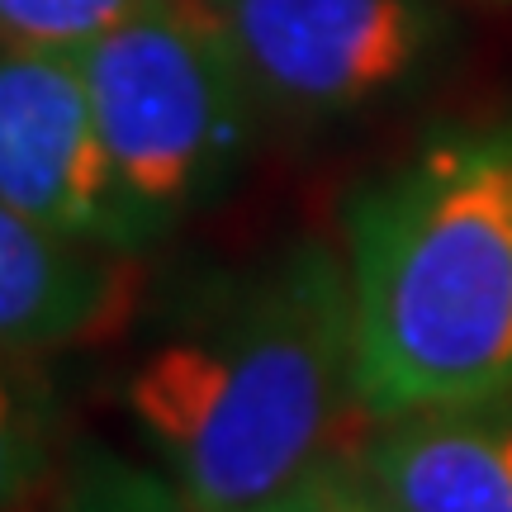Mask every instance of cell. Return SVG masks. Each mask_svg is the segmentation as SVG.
<instances>
[{
    "label": "cell",
    "mask_w": 512,
    "mask_h": 512,
    "mask_svg": "<svg viewBox=\"0 0 512 512\" xmlns=\"http://www.w3.org/2000/svg\"><path fill=\"white\" fill-rule=\"evenodd\" d=\"M29 512H95V494H91V479H86V470H81V475H76L57 498L34 503Z\"/></svg>",
    "instance_id": "cell-12"
},
{
    "label": "cell",
    "mask_w": 512,
    "mask_h": 512,
    "mask_svg": "<svg viewBox=\"0 0 512 512\" xmlns=\"http://www.w3.org/2000/svg\"><path fill=\"white\" fill-rule=\"evenodd\" d=\"M290 512H399V508H389L366 479H361V470L337 465V470H328L323 479H313L309 489L290 503Z\"/></svg>",
    "instance_id": "cell-11"
},
{
    "label": "cell",
    "mask_w": 512,
    "mask_h": 512,
    "mask_svg": "<svg viewBox=\"0 0 512 512\" xmlns=\"http://www.w3.org/2000/svg\"><path fill=\"white\" fill-rule=\"evenodd\" d=\"M0 200L76 242L114 252L157 242L114 171L76 53L0 43Z\"/></svg>",
    "instance_id": "cell-5"
},
{
    "label": "cell",
    "mask_w": 512,
    "mask_h": 512,
    "mask_svg": "<svg viewBox=\"0 0 512 512\" xmlns=\"http://www.w3.org/2000/svg\"><path fill=\"white\" fill-rule=\"evenodd\" d=\"M347 280L361 413L512 399V128L441 138L370 185Z\"/></svg>",
    "instance_id": "cell-2"
},
{
    "label": "cell",
    "mask_w": 512,
    "mask_h": 512,
    "mask_svg": "<svg viewBox=\"0 0 512 512\" xmlns=\"http://www.w3.org/2000/svg\"><path fill=\"white\" fill-rule=\"evenodd\" d=\"M133 294V252L62 238L0 200V361H38L110 337Z\"/></svg>",
    "instance_id": "cell-6"
},
{
    "label": "cell",
    "mask_w": 512,
    "mask_h": 512,
    "mask_svg": "<svg viewBox=\"0 0 512 512\" xmlns=\"http://www.w3.org/2000/svg\"><path fill=\"white\" fill-rule=\"evenodd\" d=\"M76 57L114 171L157 238L228 190L261 110L214 0H157Z\"/></svg>",
    "instance_id": "cell-3"
},
{
    "label": "cell",
    "mask_w": 512,
    "mask_h": 512,
    "mask_svg": "<svg viewBox=\"0 0 512 512\" xmlns=\"http://www.w3.org/2000/svg\"><path fill=\"white\" fill-rule=\"evenodd\" d=\"M256 110L337 124L399 95L441 38L432 0H214Z\"/></svg>",
    "instance_id": "cell-4"
},
{
    "label": "cell",
    "mask_w": 512,
    "mask_h": 512,
    "mask_svg": "<svg viewBox=\"0 0 512 512\" xmlns=\"http://www.w3.org/2000/svg\"><path fill=\"white\" fill-rule=\"evenodd\" d=\"M128 418L190 512H275L342 465L356 394L347 261L290 242L209 290L133 366Z\"/></svg>",
    "instance_id": "cell-1"
},
{
    "label": "cell",
    "mask_w": 512,
    "mask_h": 512,
    "mask_svg": "<svg viewBox=\"0 0 512 512\" xmlns=\"http://www.w3.org/2000/svg\"><path fill=\"white\" fill-rule=\"evenodd\" d=\"M275 512H290V503H285V508H275Z\"/></svg>",
    "instance_id": "cell-13"
},
{
    "label": "cell",
    "mask_w": 512,
    "mask_h": 512,
    "mask_svg": "<svg viewBox=\"0 0 512 512\" xmlns=\"http://www.w3.org/2000/svg\"><path fill=\"white\" fill-rule=\"evenodd\" d=\"M361 479L399 512H512V399L394 418Z\"/></svg>",
    "instance_id": "cell-7"
},
{
    "label": "cell",
    "mask_w": 512,
    "mask_h": 512,
    "mask_svg": "<svg viewBox=\"0 0 512 512\" xmlns=\"http://www.w3.org/2000/svg\"><path fill=\"white\" fill-rule=\"evenodd\" d=\"M152 5L157 0H0V43L81 53Z\"/></svg>",
    "instance_id": "cell-9"
},
{
    "label": "cell",
    "mask_w": 512,
    "mask_h": 512,
    "mask_svg": "<svg viewBox=\"0 0 512 512\" xmlns=\"http://www.w3.org/2000/svg\"><path fill=\"white\" fill-rule=\"evenodd\" d=\"M86 479H91L95 512H190L171 479L138 470L128 460L95 456L86 465Z\"/></svg>",
    "instance_id": "cell-10"
},
{
    "label": "cell",
    "mask_w": 512,
    "mask_h": 512,
    "mask_svg": "<svg viewBox=\"0 0 512 512\" xmlns=\"http://www.w3.org/2000/svg\"><path fill=\"white\" fill-rule=\"evenodd\" d=\"M57 399L34 361H0V512H29L53 479Z\"/></svg>",
    "instance_id": "cell-8"
}]
</instances>
